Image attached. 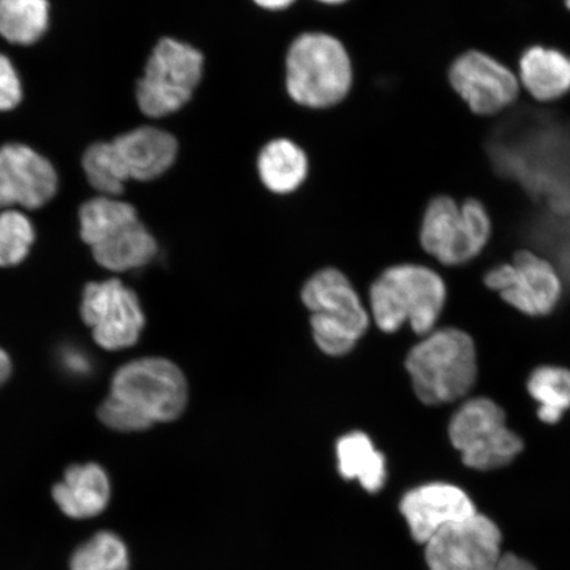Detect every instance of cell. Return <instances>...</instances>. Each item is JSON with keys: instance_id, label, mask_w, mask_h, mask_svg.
<instances>
[{"instance_id": "cell-1", "label": "cell", "mask_w": 570, "mask_h": 570, "mask_svg": "<svg viewBox=\"0 0 570 570\" xmlns=\"http://www.w3.org/2000/svg\"><path fill=\"white\" fill-rule=\"evenodd\" d=\"M188 382L181 368L164 358L126 363L112 377L110 395L98 410L101 422L119 432L146 431L174 422L188 404Z\"/></svg>"}, {"instance_id": "cell-2", "label": "cell", "mask_w": 570, "mask_h": 570, "mask_svg": "<svg viewBox=\"0 0 570 570\" xmlns=\"http://www.w3.org/2000/svg\"><path fill=\"white\" fill-rule=\"evenodd\" d=\"M354 83L351 53L337 36L303 32L285 55V90L298 106L327 110L344 102Z\"/></svg>"}, {"instance_id": "cell-3", "label": "cell", "mask_w": 570, "mask_h": 570, "mask_svg": "<svg viewBox=\"0 0 570 570\" xmlns=\"http://www.w3.org/2000/svg\"><path fill=\"white\" fill-rule=\"evenodd\" d=\"M405 370L420 402H458L474 387L479 375L474 341L458 327L433 331L411 348Z\"/></svg>"}, {"instance_id": "cell-4", "label": "cell", "mask_w": 570, "mask_h": 570, "mask_svg": "<svg viewBox=\"0 0 570 570\" xmlns=\"http://www.w3.org/2000/svg\"><path fill=\"white\" fill-rule=\"evenodd\" d=\"M446 284L436 271L419 265L390 267L370 289L375 324L395 333L405 324L419 336L434 331L445 308Z\"/></svg>"}, {"instance_id": "cell-5", "label": "cell", "mask_w": 570, "mask_h": 570, "mask_svg": "<svg viewBox=\"0 0 570 570\" xmlns=\"http://www.w3.org/2000/svg\"><path fill=\"white\" fill-rule=\"evenodd\" d=\"M302 301L311 312L313 338L321 352L340 356L352 352L366 333L370 315L351 281L325 268L305 283Z\"/></svg>"}, {"instance_id": "cell-6", "label": "cell", "mask_w": 570, "mask_h": 570, "mask_svg": "<svg viewBox=\"0 0 570 570\" xmlns=\"http://www.w3.org/2000/svg\"><path fill=\"white\" fill-rule=\"evenodd\" d=\"M205 56L187 41L163 38L153 49L137 85L139 110L148 118L184 109L202 85Z\"/></svg>"}, {"instance_id": "cell-7", "label": "cell", "mask_w": 570, "mask_h": 570, "mask_svg": "<svg viewBox=\"0 0 570 570\" xmlns=\"http://www.w3.org/2000/svg\"><path fill=\"white\" fill-rule=\"evenodd\" d=\"M491 230L489 212L479 199L470 198L460 204L452 197L439 196L426 206L420 244L443 265L460 266L483 252Z\"/></svg>"}, {"instance_id": "cell-8", "label": "cell", "mask_w": 570, "mask_h": 570, "mask_svg": "<svg viewBox=\"0 0 570 570\" xmlns=\"http://www.w3.org/2000/svg\"><path fill=\"white\" fill-rule=\"evenodd\" d=\"M448 434L462 462L479 472L510 465L524 449L523 440L505 422L504 411L488 397L463 403L449 423Z\"/></svg>"}, {"instance_id": "cell-9", "label": "cell", "mask_w": 570, "mask_h": 570, "mask_svg": "<svg viewBox=\"0 0 570 570\" xmlns=\"http://www.w3.org/2000/svg\"><path fill=\"white\" fill-rule=\"evenodd\" d=\"M484 284L525 316L543 317L558 306L562 283L558 271L540 255L522 249L511 263L490 269Z\"/></svg>"}, {"instance_id": "cell-10", "label": "cell", "mask_w": 570, "mask_h": 570, "mask_svg": "<svg viewBox=\"0 0 570 570\" xmlns=\"http://www.w3.org/2000/svg\"><path fill=\"white\" fill-rule=\"evenodd\" d=\"M81 316L106 351H122L137 344L146 325L138 295L118 279L88 284Z\"/></svg>"}, {"instance_id": "cell-11", "label": "cell", "mask_w": 570, "mask_h": 570, "mask_svg": "<svg viewBox=\"0 0 570 570\" xmlns=\"http://www.w3.org/2000/svg\"><path fill=\"white\" fill-rule=\"evenodd\" d=\"M502 532L493 520L475 515L446 527L425 544L430 570H497Z\"/></svg>"}, {"instance_id": "cell-12", "label": "cell", "mask_w": 570, "mask_h": 570, "mask_svg": "<svg viewBox=\"0 0 570 570\" xmlns=\"http://www.w3.org/2000/svg\"><path fill=\"white\" fill-rule=\"evenodd\" d=\"M449 82L476 116H495L517 101L520 83L514 71L494 57L469 51L449 69Z\"/></svg>"}, {"instance_id": "cell-13", "label": "cell", "mask_w": 570, "mask_h": 570, "mask_svg": "<svg viewBox=\"0 0 570 570\" xmlns=\"http://www.w3.org/2000/svg\"><path fill=\"white\" fill-rule=\"evenodd\" d=\"M57 189L59 176L45 156L21 142L0 147V208L40 209Z\"/></svg>"}, {"instance_id": "cell-14", "label": "cell", "mask_w": 570, "mask_h": 570, "mask_svg": "<svg viewBox=\"0 0 570 570\" xmlns=\"http://www.w3.org/2000/svg\"><path fill=\"white\" fill-rule=\"evenodd\" d=\"M399 508L413 540L424 546L441 530L479 512L465 490L448 482L420 484L404 494Z\"/></svg>"}, {"instance_id": "cell-15", "label": "cell", "mask_w": 570, "mask_h": 570, "mask_svg": "<svg viewBox=\"0 0 570 570\" xmlns=\"http://www.w3.org/2000/svg\"><path fill=\"white\" fill-rule=\"evenodd\" d=\"M127 181H154L166 175L178 158L175 135L155 126H141L111 140Z\"/></svg>"}, {"instance_id": "cell-16", "label": "cell", "mask_w": 570, "mask_h": 570, "mask_svg": "<svg viewBox=\"0 0 570 570\" xmlns=\"http://www.w3.org/2000/svg\"><path fill=\"white\" fill-rule=\"evenodd\" d=\"M89 246L98 265L116 273L145 267L158 254V242L141 223L137 209L105 227Z\"/></svg>"}, {"instance_id": "cell-17", "label": "cell", "mask_w": 570, "mask_h": 570, "mask_svg": "<svg viewBox=\"0 0 570 570\" xmlns=\"http://www.w3.org/2000/svg\"><path fill=\"white\" fill-rule=\"evenodd\" d=\"M52 499L62 515L90 520L102 515L111 501V481L96 462L75 463L52 488Z\"/></svg>"}, {"instance_id": "cell-18", "label": "cell", "mask_w": 570, "mask_h": 570, "mask_svg": "<svg viewBox=\"0 0 570 570\" xmlns=\"http://www.w3.org/2000/svg\"><path fill=\"white\" fill-rule=\"evenodd\" d=\"M305 149L289 138H275L261 148L256 173L271 194L287 196L301 189L309 176Z\"/></svg>"}, {"instance_id": "cell-19", "label": "cell", "mask_w": 570, "mask_h": 570, "mask_svg": "<svg viewBox=\"0 0 570 570\" xmlns=\"http://www.w3.org/2000/svg\"><path fill=\"white\" fill-rule=\"evenodd\" d=\"M519 83L539 102H553L570 91V56L533 46L519 59Z\"/></svg>"}, {"instance_id": "cell-20", "label": "cell", "mask_w": 570, "mask_h": 570, "mask_svg": "<svg viewBox=\"0 0 570 570\" xmlns=\"http://www.w3.org/2000/svg\"><path fill=\"white\" fill-rule=\"evenodd\" d=\"M336 449L340 474L347 481H358L367 493H380L387 480V463L372 439L363 432L347 433Z\"/></svg>"}, {"instance_id": "cell-21", "label": "cell", "mask_w": 570, "mask_h": 570, "mask_svg": "<svg viewBox=\"0 0 570 570\" xmlns=\"http://www.w3.org/2000/svg\"><path fill=\"white\" fill-rule=\"evenodd\" d=\"M48 0H0V36L11 45L32 46L49 27Z\"/></svg>"}, {"instance_id": "cell-22", "label": "cell", "mask_w": 570, "mask_h": 570, "mask_svg": "<svg viewBox=\"0 0 570 570\" xmlns=\"http://www.w3.org/2000/svg\"><path fill=\"white\" fill-rule=\"evenodd\" d=\"M527 390L539 404L541 423L558 424L570 410V370L546 365L534 368L527 382Z\"/></svg>"}, {"instance_id": "cell-23", "label": "cell", "mask_w": 570, "mask_h": 570, "mask_svg": "<svg viewBox=\"0 0 570 570\" xmlns=\"http://www.w3.org/2000/svg\"><path fill=\"white\" fill-rule=\"evenodd\" d=\"M131 554L120 534L101 530L76 548L69 570H130Z\"/></svg>"}, {"instance_id": "cell-24", "label": "cell", "mask_w": 570, "mask_h": 570, "mask_svg": "<svg viewBox=\"0 0 570 570\" xmlns=\"http://www.w3.org/2000/svg\"><path fill=\"white\" fill-rule=\"evenodd\" d=\"M82 168L92 189L99 195L117 197L122 194L126 177L114 154L111 141H98L83 154Z\"/></svg>"}, {"instance_id": "cell-25", "label": "cell", "mask_w": 570, "mask_h": 570, "mask_svg": "<svg viewBox=\"0 0 570 570\" xmlns=\"http://www.w3.org/2000/svg\"><path fill=\"white\" fill-rule=\"evenodd\" d=\"M35 242L31 219L19 210L0 213V267L20 265Z\"/></svg>"}, {"instance_id": "cell-26", "label": "cell", "mask_w": 570, "mask_h": 570, "mask_svg": "<svg viewBox=\"0 0 570 570\" xmlns=\"http://www.w3.org/2000/svg\"><path fill=\"white\" fill-rule=\"evenodd\" d=\"M23 99V87L9 57L0 53V112L17 109Z\"/></svg>"}, {"instance_id": "cell-27", "label": "cell", "mask_w": 570, "mask_h": 570, "mask_svg": "<svg viewBox=\"0 0 570 570\" xmlns=\"http://www.w3.org/2000/svg\"><path fill=\"white\" fill-rule=\"evenodd\" d=\"M497 570H538L529 560L514 553H503Z\"/></svg>"}, {"instance_id": "cell-28", "label": "cell", "mask_w": 570, "mask_h": 570, "mask_svg": "<svg viewBox=\"0 0 570 570\" xmlns=\"http://www.w3.org/2000/svg\"><path fill=\"white\" fill-rule=\"evenodd\" d=\"M255 6L259 9L269 12H279L288 10L289 7L294 6L297 0H253Z\"/></svg>"}, {"instance_id": "cell-29", "label": "cell", "mask_w": 570, "mask_h": 570, "mask_svg": "<svg viewBox=\"0 0 570 570\" xmlns=\"http://www.w3.org/2000/svg\"><path fill=\"white\" fill-rule=\"evenodd\" d=\"M12 372L10 355L0 348V386L9 380Z\"/></svg>"}, {"instance_id": "cell-30", "label": "cell", "mask_w": 570, "mask_h": 570, "mask_svg": "<svg viewBox=\"0 0 570 570\" xmlns=\"http://www.w3.org/2000/svg\"><path fill=\"white\" fill-rule=\"evenodd\" d=\"M318 3H323L326 6H340L348 2V0H316Z\"/></svg>"}, {"instance_id": "cell-31", "label": "cell", "mask_w": 570, "mask_h": 570, "mask_svg": "<svg viewBox=\"0 0 570 570\" xmlns=\"http://www.w3.org/2000/svg\"><path fill=\"white\" fill-rule=\"evenodd\" d=\"M566 4H567L568 9L570 10V0H566Z\"/></svg>"}]
</instances>
